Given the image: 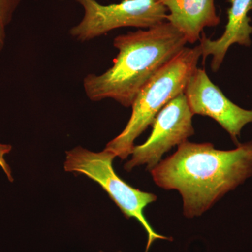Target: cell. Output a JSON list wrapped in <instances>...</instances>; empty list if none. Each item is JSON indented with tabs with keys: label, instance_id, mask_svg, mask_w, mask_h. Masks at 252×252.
I'll return each instance as SVG.
<instances>
[{
	"label": "cell",
	"instance_id": "11",
	"mask_svg": "<svg viewBox=\"0 0 252 252\" xmlns=\"http://www.w3.org/2000/svg\"><path fill=\"white\" fill-rule=\"evenodd\" d=\"M11 145L9 144H0V167L2 169L3 171L6 174L8 180L10 182H13L14 178L12 177V172H11V167L8 165L6 160L4 159V156L6 154H9L11 152Z\"/></svg>",
	"mask_w": 252,
	"mask_h": 252
},
{
	"label": "cell",
	"instance_id": "7",
	"mask_svg": "<svg viewBox=\"0 0 252 252\" xmlns=\"http://www.w3.org/2000/svg\"><path fill=\"white\" fill-rule=\"evenodd\" d=\"M184 94L193 115L212 118L227 131L235 144H240L243 127L252 123V109L242 108L227 98L200 68L192 74Z\"/></svg>",
	"mask_w": 252,
	"mask_h": 252
},
{
	"label": "cell",
	"instance_id": "13",
	"mask_svg": "<svg viewBox=\"0 0 252 252\" xmlns=\"http://www.w3.org/2000/svg\"><path fill=\"white\" fill-rule=\"evenodd\" d=\"M99 252H104L103 251H99ZM122 252L119 251V252Z\"/></svg>",
	"mask_w": 252,
	"mask_h": 252
},
{
	"label": "cell",
	"instance_id": "4",
	"mask_svg": "<svg viewBox=\"0 0 252 252\" xmlns=\"http://www.w3.org/2000/svg\"><path fill=\"white\" fill-rule=\"evenodd\" d=\"M116 157L115 154L107 149L94 152L79 146L66 152L64 168L66 172L86 175L97 182L126 219L135 218L138 220L147 233L145 252H148L156 240L172 239L157 233L144 215V208L154 203L157 195L134 188L120 178L113 167Z\"/></svg>",
	"mask_w": 252,
	"mask_h": 252
},
{
	"label": "cell",
	"instance_id": "10",
	"mask_svg": "<svg viewBox=\"0 0 252 252\" xmlns=\"http://www.w3.org/2000/svg\"><path fill=\"white\" fill-rule=\"evenodd\" d=\"M23 0H0V23L7 27Z\"/></svg>",
	"mask_w": 252,
	"mask_h": 252
},
{
	"label": "cell",
	"instance_id": "12",
	"mask_svg": "<svg viewBox=\"0 0 252 252\" xmlns=\"http://www.w3.org/2000/svg\"><path fill=\"white\" fill-rule=\"evenodd\" d=\"M6 42V27L0 23V53L4 49Z\"/></svg>",
	"mask_w": 252,
	"mask_h": 252
},
{
	"label": "cell",
	"instance_id": "8",
	"mask_svg": "<svg viewBox=\"0 0 252 252\" xmlns=\"http://www.w3.org/2000/svg\"><path fill=\"white\" fill-rule=\"evenodd\" d=\"M230 7L228 9V22L220 37L216 40L207 38L204 32L200 37L203 61L212 56L211 69L216 72L225 59L229 48L235 44L240 46L251 45L252 26L249 13L252 10V0H228Z\"/></svg>",
	"mask_w": 252,
	"mask_h": 252
},
{
	"label": "cell",
	"instance_id": "5",
	"mask_svg": "<svg viewBox=\"0 0 252 252\" xmlns=\"http://www.w3.org/2000/svg\"><path fill=\"white\" fill-rule=\"evenodd\" d=\"M84 9L80 22L69 33L73 39L85 42L122 28H148L166 21L167 10L158 0H122L102 4L97 0H74Z\"/></svg>",
	"mask_w": 252,
	"mask_h": 252
},
{
	"label": "cell",
	"instance_id": "1",
	"mask_svg": "<svg viewBox=\"0 0 252 252\" xmlns=\"http://www.w3.org/2000/svg\"><path fill=\"white\" fill-rule=\"evenodd\" d=\"M151 174L159 187L181 194L187 218L200 217L252 177V140L231 150L187 141Z\"/></svg>",
	"mask_w": 252,
	"mask_h": 252
},
{
	"label": "cell",
	"instance_id": "3",
	"mask_svg": "<svg viewBox=\"0 0 252 252\" xmlns=\"http://www.w3.org/2000/svg\"><path fill=\"white\" fill-rule=\"evenodd\" d=\"M202 56L200 45L185 47L160 68L136 96L132 114L124 130L106 145L122 160L132 154L136 139L152 126L159 112L185 92Z\"/></svg>",
	"mask_w": 252,
	"mask_h": 252
},
{
	"label": "cell",
	"instance_id": "9",
	"mask_svg": "<svg viewBox=\"0 0 252 252\" xmlns=\"http://www.w3.org/2000/svg\"><path fill=\"white\" fill-rule=\"evenodd\" d=\"M167 10L166 21L185 36L187 43L200 40L205 28L220 23L215 0H158Z\"/></svg>",
	"mask_w": 252,
	"mask_h": 252
},
{
	"label": "cell",
	"instance_id": "6",
	"mask_svg": "<svg viewBox=\"0 0 252 252\" xmlns=\"http://www.w3.org/2000/svg\"><path fill=\"white\" fill-rule=\"evenodd\" d=\"M193 117L184 93L172 99L157 114L147 141L134 147L132 158L124 169L130 172L136 167L147 165V170L152 171L164 154L194 135Z\"/></svg>",
	"mask_w": 252,
	"mask_h": 252
},
{
	"label": "cell",
	"instance_id": "2",
	"mask_svg": "<svg viewBox=\"0 0 252 252\" xmlns=\"http://www.w3.org/2000/svg\"><path fill=\"white\" fill-rule=\"evenodd\" d=\"M187 43L185 36L167 21L117 36L114 46L119 54L112 67L99 75L84 77L86 96L93 102L113 99L131 107L141 89Z\"/></svg>",
	"mask_w": 252,
	"mask_h": 252
}]
</instances>
